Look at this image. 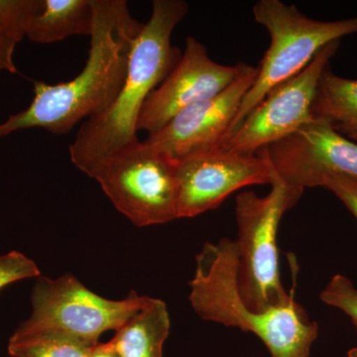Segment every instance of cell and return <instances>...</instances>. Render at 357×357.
Instances as JSON below:
<instances>
[{
    "label": "cell",
    "instance_id": "6da1fadb",
    "mask_svg": "<svg viewBox=\"0 0 357 357\" xmlns=\"http://www.w3.org/2000/svg\"><path fill=\"white\" fill-rule=\"evenodd\" d=\"M93 30L84 69L66 83L35 82L32 102L0 123V138L33 128L68 133L114 103L128 75L133 42L144 23L134 20L124 0H93Z\"/></svg>",
    "mask_w": 357,
    "mask_h": 357
},
{
    "label": "cell",
    "instance_id": "7a4b0ae2",
    "mask_svg": "<svg viewBox=\"0 0 357 357\" xmlns=\"http://www.w3.org/2000/svg\"><path fill=\"white\" fill-rule=\"evenodd\" d=\"M183 0H155L151 17L133 42L123 86L107 112L82 124L70 145L73 164L89 175L93 167L138 140L140 112L150 93L170 74L182 57L171 38L187 15Z\"/></svg>",
    "mask_w": 357,
    "mask_h": 357
},
{
    "label": "cell",
    "instance_id": "3957f363",
    "mask_svg": "<svg viewBox=\"0 0 357 357\" xmlns=\"http://www.w3.org/2000/svg\"><path fill=\"white\" fill-rule=\"evenodd\" d=\"M189 300L204 319L257 335L272 357H309L318 338L319 325L310 321L295 300V290L285 305L252 314L245 309L237 287L236 241L222 238L206 243L196 257L190 282Z\"/></svg>",
    "mask_w": 357,
    "mask_h": 357
},
{
    "label": "cell",
    "instance_id": "277c9868",
    "mask_svg": "<svg viewBox=\"0 0 357 357\" xmlns=\"http://www.w3.org/2000/svg\"><path fill=\"white\" fill-rule=\"evenodd\" d=\"M260 197L241 192L236 198L237 287L244 306L253 314L285 305L292 296L281 281L277 243L283 215L302 198L304 190L277 178Z\"/></svg>",
    "mask_w": 357,
    "mask_h": 357
},
{
    "label": "cell",
    "instance_id": "5b68a950",
    "mask_svg": "<svg viewBox=\"0 0 357 357\" xmlns=\"http://www.w3.org/2000/svg\"><path fill=\"white\" fill-rule=\"evenodd\" d=\"M253 16L269 33V48L225 139L272 89L302 72L326 45L357 33V16L337 21L314 20L280 0H259L253 6Z\"/></svg>",
    "mask_w": 357,
    "mask_h": 357
},
{
    "label": "cell",
    "instance_id": "8992f818",
    "mask_svg": "<svg viewBox=\"0 0 357 357\" xmlns=\"http://www.w3.org/2000/svg\"><path fill=\"white\" fill-rule=\"evenodd\" d=\"M89 177L138 227L177 220L176 160L137 140L98 162Z\"/></svg>",
    "mask_w": 357,
    "mask_h": 357
},
{
    "label": "cell",
    "instance_id": "52a82bcc",
    "mask_svg": "<svg viewBox=\"0 0 357 357\" xmlns=\"http://www.w3.org/2000/svg\"><path fill=\"white\" fill-rule=\"evenodd\" d=\"M149 297L131 291L122 300L102 297L73 275L40 277L33 289L32 314L17 332L65 333L91 345L109 331H116L145 307Z\"/></svg>",
    "mask_w": 357,
    "mask_h": 357
},
{
    "label": "cell",
    "instance_id": "ba28073f",
    "mask_svg": "<svg viewBox=\"0 0 357 357\" xmlns=\"http://www.w3.org/2000/svg\"><path fill=\"white\" fill-rule=\"evenodd\" d=\"M340 47V40L326 45L302 72L272 89L220 146L256 154L314 121L312 107L319 79Z\"/></svg>",
    "mask_w": 357,
    "mask_h": 357
},
{
    "label": "cell",
    "instance_id": "9c48e42d",
    "mask_svg": "<svg viewBox=\"0 0 357 357\" xmlns=\"http://www.w3.org/2000/svg\"><path fill=\"white\" fill-rule=\"evenodd\" d=\"M277 178L264 150L246 155L218 146L185 155L176 160L178 218L215 210L234 192Z\"/></svg>",
    "mask_w": 357,
    "mask_h": 357
},
{
    "label": "cell",
    "instance_id": "30bf717a",
    "mask_svg": "<svg viewBox=\"0 0 357 357\" xmlns=\"http://www.w3.org/2000/svg\"><path fill=\"white\" fill-rule=\"evenodd\" d=\"M262 150L279 180L300 189L321 187L332 175L357 178V143L325 122L314 121Z\"/></svg>",
    "mask_w": 357,
    "mask_h": 357
},
{
    "label": "cell",
    "instance_id": "8fae6325",
    "mask_svg": "<svg viewBox=\"0 0 357 357\" xmlns=\"http://www.w3.org/2000/svg\"><path fill=\"white\" fill-rule=\"evenodd\" d=\"M236 66L218 64L206 47L194 37L185 40V48L177 65L148 96L138 119V130L158 132L171 119L195 103L225 91L241 73Z\"/></svg>",
    "mask_w": 357,
    "mask_h": 357
},
{
    "label": "cell",
    "instance_id": "7c38bea8",
    "mask_svg": "<svg viewBox=\"0 0 357 357\" xmlns=\"http://www.w3.org/2000/svg\"><path fill=\"white\" fill-rule=\"evenodd\" d=\"M257 75V67L241 63L238 77L225 91L183 109L145 142L174 160L220 146Z\"/></svg>",
    "mask_w": 357,
    "mask_h": 357
},
{
    "label": "cell",
    "instance_id": "4fadbf2b",
    "mask_svg": "<svg viewBox=\"0 0 357 357\" xmlns=\"http://www.w3.org/2000/svg\"><path fill=\"white\" fill-rule=\"evenodd\" d=\"M170 326L165 303L150 298L143 309L115 331L107 344L116 357H163Z\"/></svg>",
    "mask_w": 357,
    "mask_h": 357
},
{
    "label": "cell",
    "instance_id": "5bb4252c",
    "mask_svg": "<svg viewBox=\"0 0 357 357\" xmlns=\"http://www.w3.org/2000/svg\"><path fill=\"white\" fill-rule=\"evenodd\" d=\"M93 0H43L26 31L30 41L51 44L72 36H91Z\"/></svg>",
    "mask_w": 357,
    "mask_h": 357
},
{
    "label": "cell",
    "instance_id": "9a60e30c",
    "mask_svg": "<svg viewBox=\"0 0 357 357\" xmlns=\"http://www.w3.org/2000/svg\"><path fill=\"white\" fill-rule=\"evenodd\" d=\"M314 121L357 143V79L333 74L330 66L321 75L312 107Z\"/></svg>",
    "mask_w": 357,
    "mask_h": 357
},
{
    "label": "cell",
    "instance_id": "2e32d148",
    "mask_svg": "<svg viewBox=\"0 0 357 357\" xmlns=\"http://www.w3.org/2000/svg\"><path fill=\"white\" fill-rule=\"evenodd\" d=\"M93 347L65 333L15 331L9 340L8 354L11 357H91Z\"/></svg>",
    "mask_w": 357,
    "mask_h": 357
},
{
    "label": "cell",
    "instance_id": "e0dca14e",
    "mask_svg": "<svg viewBox=\"0 0 357 357\" xmlns=\"http://www.w3.org/2000/svg\"><path fill=\"white\" fill-rule=\"evenodd\" d=\"M43 0H0V30L16 43L26 37L33 16L41 9Z\"/></svg>",
    "mask_w": 357,
    "mask_h": 357
},
{
    "label": "cell",
    "instance_id": "ac0fdd59",
    "mask_svg": "<svg viewBox=\"0 0 357 357\" xmlns=\"http://www.w3.org/2000/svg\"><path fill=\"white\" fill-rule=\"evenodd\" d=\"M328 306L342 310L351 319L357 331V288L344 275L337 274L331 279L319 296Z\"/></svg>",
    "mask_w": 357,
    "mask_h": 357
},
{
    "label": "cell",
    "instance_id": "d6986e66",
    "mask_svg": "<svg viewBox=\"0 0 357 357\" xmlns=\"http://www.w3.org/2000/svg\"><path fill=\"white\" fill-rule=\"evenodd\" d=\"M39 276L36 263L22 253L11 251L0 256V290L15 282Z\"/></svg>",
    "mask_w": 357,
    "mask_h": 357
},
{
    "label": "cell",
    "instance_id": "ffe728a7",
    "mask_svg": "<svg viewBox=\"0 0 357 357\" xmlns=\"http://www.w3.org/2000/svg\"><path fill=\"white\" fill-rule=\"evenodd\" d=\"M321 188L332 192L357 220V178L344 175L328 176L321 183Z\"/></svg>",
    "mask_w": 357,
    "mask_h": 357
},
{
    "label": "cell",
    "instance_id": "44dd1931",
    "mask_svg": "<svg viewBox=\"0 0 357 357\" xmlns=\"http://www.w3.org/2000/svg\"><path fill=\"white\" fill-rule=\"evenodd\" d=\"M15 41L7 37L0 30V70H7L9 73H17L14 64L13 56L16 48Z\"/></svg>",
    "mask_w": 357,
    "mask_h": 357
},
{
    "label": "cell",
    "instance_id": "7402d4cb",
    "mask_svg": "<svg viewBox=\"0 0 357 357\" xmlns=\"http://www.w3.org/2000/svg\"><path fill=\"white\" fill-rule=\"evenodd\" d=\"M91 357H116V356L107 342L105 344L98 342L91 349Z\"/></svg>",
    "mask_w": 357,
    "mask_h": 357
},
{
    "label": "cell",
    "instance_id": "603a6c76",
    "mask_svg": "<svg viewBox=\"0 0 357 357\" xmlns=\"http://www.w3.org/2000/svg\"><path fill=\"white\" fill-rule=\"evenodd\" d=\"M347 356H349V357H357V347L356 349H351L349 354H347Z\"/></svg>",
    "mask_w": 357,
    "mask_h": 357
}]
</instances>
